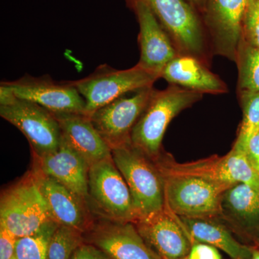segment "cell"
Here are the masks:
<instances>
[{"label":"cell","instance_id":"obj_3","mask_svg":"<svg viewBox=\"0 0 259 259\" xmlns=\"http://www.w3.org/2000/svg\"><path fill=\"white\" fill-rule=\"evenodd\" d=\"M0 115L23 133L32 156H45L60 146V126L54 114L36 103L15 97L4 81L0 85Z\"/></svg>","mask_w":259,"mask_h":259},{"label":"cell","instance_id":"obj_21","mask_svg":"<svg viewBox=\"0 0 259 259\" xmlns=\"http://www.w3.org/2000/svg\"><path fill=\"white\" fill-rule=\"evenodd\" d=\"M240 91L259 92V49L242 37L237 53Z\"/></svg>","mask_w":259,"mask_h":259},{"label":"cell","instance_id":"obj_24","mask_svg":"<svg viewBox=\"0 0 259 259\" xmlns=\"http://www.w3.org/2000/svg\"><path fill=\"white\" fill-rule=\"evenodd\" d=\"M84 233L79 230L59 226L51 236L47 259H69L84 243Z\"/></svg>","mask_w":259,"mask_h":259},{"label":"cell","instance_id":"obj_10","mask_svg":"<svg viewBox=\"0 0 259 259\" xmlns=\"http://www.w3.org/2000/svg\"><path fill=\"white\" fill-rule=\"evenodd\" d=\"M171 36L182 55L198 58L204 52V38L197 15L185 0H144Z\"/></svg>","mask_w":259,"mask_h":259},{"label":"cell","instance_id":"obj_13","mask_svg":"<svg viewBox=\"0 0 259 259\" xmlns=\"http://www.w3.org/2000/svg\"><path fill=\"white\" fill-rule=\"evenodd\" d=\"M30 173L45 199L54 222L59 226L71 227L83 233L91 229L95 222L86 204L53 177L34 168Z\"/></svg>","mask_w":259,"mask_h":259},{"label":"cell","instance_id":"obj_29","mask_svg":"<svg viewBox=\"0 0 259 259\" xmlns=\"http://www.w3.org/2000/svg\"><path fill=\"white\" fill-rule=\"evenodd\" d=\"M245 152L251 164L259 173V130L248 140Z\"/></svg>","mask_w":259,"mask_h":259},{"label":"cell","instance_id":"obj_15","mask_svg":"<svg viewBox=\"0 0 259 259\" xmlns=\"http://www.w3.org/2000/svg\"><path fill=\"white\" fill-rule=\"evenodd\" d=\"M32 168L53 177L89 205L88 162L61 139L56 151L44 156H32Z\"/></svg>","mask_w":259,"mask_h":259},{"label":"cell","instance_id":"obj_2","mask_svg":"<svg viewBox=\"0 0 259 259\" xmlns=\"http://www.w3.org/2000/svg\"><path fill=\"white\" fill-rule=\"evenodd\" d=\"M202 97V93L176 85L163 91L156 90L133 129L131 142L148 157L156 159L162 152V140L168 124L181 111Z\"/></svg>","mask_w":259,"mask_h":259},{"label":"cell","instance_id":"obj_18","mask_svg":"<svg viewBox=\"0 0 259 259\" xmlns=\"http://www.w3.org/2000/svg\"><path fill=\"white\" fill-rule=\"evenodd\" d=\"M59 122L61 139L92 166L112 157V150L85 113H54Z\"/></svg>","mask_w":259,"mask_h":259},{"label":"cell","instance_id":"obj_11","mask_svg":"<svg viewBox=\"0 0 259 259\" xmlns=\"http://www.w3.org/2000/svg\"><path fill=\"white\" fill-rule=\"evenodd\" d=\"M139 234L161 259H187L192 240L180 218L167 207L134 223Z\"/></svg>","mask_w":259,"mask_h":259},{"label":"cell","instance_id":"obj_31","mask_svg":"<svg viewBox=\"0 0 259 259\" xmlns=\"http://www.w3.org/2000/svg\"><path fill=\"white\" fill-rule=\"evenodd\" d=\"M191 1L194 2L195 3H199L202 0H191Z\"/></svg>","mask_w":259,"mask_h":259},{"label":"cell","instance_id":"obj_1","mask_svg":"<svg viewBox=\"0 0 259 259\" xmlns=\"http://www.w3.org/2000/svg\"><path fill=\"white\" fill-rule=\"evenodd\" d=\"M112 158L132 195L137 221L163 209V177L153 160L131 141L112 148Z\"/></svg>","mask_w":259,"mask_h":259},{"label":"cell","instance_id":"obj_30","mask_svg":"<svg viewBox=\"0 0 259 259\" xmlns=\"http://www.w3.org/2000/svg\"><path fill=\"white\" fill-rule=\"evenodd\" d=\"M250 259H259V249L256 248H253L252 256Z\"/></svg>","mask_w":259,"mask_h":259},{"label":"cell","instance_id":"obj_14","mask_svg":"<svg viewBox=\"0 0 259 259\" xmlns=\"http://www.w3.org/2000/svg\"><path fill=\"white\" fill-rule=\"evenodd\" d=\"M250 0H209V24L214 51L236 60L243 37V22Z\"/></svg>","mask_w":259,"mask_h":259},{"label":"cell","instance_id":"obj_26","mask_svg":"<svg viewBox=\"0 0 259 259\" xmlns=\"http://www.w3.org/2000/svg\"><path fill=\"white\" fill-rule=\"evenodd\" d=\"M18 238L11 232L0 227V259L14 258Z\"/></svg>","mask_w":259,"mask_h":259},{"label":"cell","instance_id":"obj_32","mask_svg":"<svg viewBox=\"0 0 259 259\" xmlns=\"http://www.w3.org/2000/svg\"><path fill=\"white\" fill-rule=\"evenodd\" d=\"M255 242H256L257 245H258V249H259V237H258V239H257V241Z\"/></svg>","mask_w":259,"mask_h":259},{"label":"cell","instance_id":"obj_12","mask_svg":"<svg viewBox=\"0 0 259 259\" xmlns=\"http://www.w3.org/2000/svg\"><path fill=\"white\" fill-rule=\"evenodd\" d=\"M86 243L110 259H161L143 239L134 223L107 221L95 223L83 234Z\"/></svg>","mask_w":259,"mask_h":259},{"label":"cell","instance_id":"obj_28","mask_svg":"<svg viewBox=\"0 0 259 259\" xmlns=\"http://www.w3.org/2000/svg\"><path fill=\"white\" fill-rule=\"evenodd\" d=\"M69 259H110L102 250L91 243L80 245Z\"/></svg>","mask_w":259,"mask_h":259},{"label":"cell","instance_id":"obj_4","mask_svg":"<svg viewBox=\"0 0 259 259\" xmlns=\"http://www.w3.org/2000/svg\"><path fill=\"white\" fill-rule=\"evenodd\" d=\"M160 172L164 185V206L180 218L220 217L223 194L229 188L199 177Z\"/></svg>","mask_w":259,"mask_h":259},{"label":"cell","instance_id":"obj_5","mask_svg":"<svg viewBox=\"0 0 259 259\" xmlns=\"http://www.w3.org/2000/svg\"><path fill=\"white\" fill-rule=\"evenodd\" d=\"M160 78L139 64L125 70H117L107 64L100 65L83 79L72 81L85 101V114L90 116L125 94L153 87Z\"/></svg>","mask_w":259,"mask_h":259},{"label":"cell","instance_id":"obj_27","mask_svg":"<svg viewBox=\"0 0 259 259\" xmlns=\"http://www.w3.org/2000/svg\"><path fill=\"white\" fill-rule=\"evenodd\" d=\"M187 259H222L215 247L203 243H194Z\"/></svg>","mask_w":259,"mask_h":259},{"label":"cell","instance_id":"obj_17","mask_svg":"<svg viewBox=\"0 0 259 259\" xmlns=\"http://www.w3.org/2000/svg\"><path fill=\"white\" fill-rule=\"evenodd\" d=\"M232 232L256 241L259 237V190L245 184L228 189L221 199V215Z\"/></svg>","mask_w":259,"mask_h":259},{"label":"cell","instance_id":"obj_9","mask_svg":"<svg viewBox=\"0 0 259 259\" xmlns=\"http://www.w3.org/2000/svg\"><path fill=\"white\" fill-rule=\"evenodd\" d=\"M15 97L34 102L53 113H85V101L72 81H56L49 75H25L13 81H4Z\"/></svg>","mask_w":259,"mask_h":259},{"label":"cell","instance_id":"obj_22","mask_svg":"<svg viewBox=\"0 0 259 259\" xmlns=\"http://www.w3.org/2000/svg\"><path fill=\"white\" fill-rule=\"evenodd\" d=\"M51 221L35 234L18 238L15 257L17 259H47L51 236L59 226Z\"/></svg>","mask_w":259,"mask_h":259},{"label":"cell","instance_id":"obj_33","mask_svg":"<svg viewBox=\"0 0 259 259\" xmlns=\"http://www.w3.org/2000/svg\"><path fill=\"white\" fill-rule=\"evenodd\" d=\"M12 259H17V258H15V257H14V258H12Z\"/></svg>","mask_w":259,"mask_h":259},{"label":"cell","instance_id":"obj_19","mask_svg":"<svg viewBox=\"0 0 259 259\" xmlns=\"http://www.w3.org/2000/svg\"><path fill=\"white\" fill-rule=\"evenodd\" d=\"M161 77L172 85L199 93H226V84L197 58L179 54L165 66Z\"/></svg>","mask_w":259,"mask_h":259},{"label":"cell","instance_id":"obj_20","mask_svg":"<svg viewBox=\"0 0 259 259\" xmlns=\"http://www.w3.org/2000/svg\"><path fill=\"white\" fill-rule=\"evenodd\" d=\"M180 218L192 243L212 245L233 259L251 258L253 247L239 243L231 230L215 218Z\"/></svg>","mask_w":259,"mask_h":259},{"label":"cell","instance_id":"obj_23","mask_svg":"<svg viewBox=\"0 0 259 259\" xmlns=\"http://www.w3.org/2000/svg\"><path fill=\"white\" fill-rule=\"evenodd\" d=\"M243 120L235 146L245 149L248 140L259 130V92L240 91Z\"/></svg>","mask_w":259,"mask_h":259},{"label":"cell","instance_id":"obj_25","mask_svg":"<svg viewBox=\"0 0 259 259\" xmlns=\"http://www.w3.org/2000/svg\"><path fill=\"white\" fill-rule=\"evenodd\" d=\"M243 38L259 49V0H250L243 22Z\"/></svg>","mask_w":259,"mask_h":259},{"label":"cell","instance_id":"obj_16","mask_svg":"<svg viewBox=\"0 0 259 259\" xmlns=\"http://www.w3.org/2000/svg\"><path fill=\"white\" fill-rule=\"evenodd\" d=\"M135 9L140 25L141 59L139 64L158 74L179 55L169 35L164 31L157 18L144 0H136Z\"/></svg>","mask_w":259,"mask_h":259},{"label":"cell","instance_id":"obj_7","mask_svg":"<svg viewBox=\"0 0 259 259\" xmlns=\"http://www.w3.org/2000/svg\"><path fill=\"white\" fill-rule=\"evenodd\" d=\"M89 205L109 221L135 223L137 214L132 195L112 158L90 166L88 174Z\"/></svg>","mask_w":259,"mask_h":259},{"label":"cell","instance_id":"obj_8","mask_svg":"<svg viewBox=\"0 0 259 259\" xmlns=\"http://www.w3.org/2000/svg\"><path fill=\"white\" fill-rule=\"evenodd\" d=\"M155 90L140 89L116 99L90 116L99 134L111 150L131 141V135Z\"/></svg>","mask_w":259,"mask_h":259},{"label":"cell","instance_id":"obj_6","mask_svg":"<svg viewBox=\"0 0 259 259\" xmlns=\"http://www.w3.org/2000/svg\"><path fill=\"white\" fill-rule=\"evenodd\" d=\"M51 221L45 199L30 172L2 194L0 227L17 238L35 234Z\"/></svg>","mask_w":259,"mask_h":259}]
</instances>
